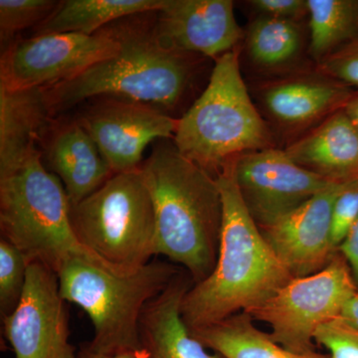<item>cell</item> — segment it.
Here are the masks:
<instances>
[{
  "instance_id": "cell-34",
  "label": "cell",
  "mask_w": 358,
  "mask_h": 358,
  "mask_svg": "<svg viewBox=\"0 0 358 358\" xmlns=\"http://www.w3.org/2000/svg\"><path fill=\"white\" fill-rule=\"evenodd\" d=\"M143 352H145V353H143V358H148V357L147 352H145V350H143Z\"/></svg>"
},
{
  "instance_id": "cell-3",
  "label": "cell",
  "mask_w": 358,
  "mask_h": 358,
  "mask_svg": "<svg viewBox=\"0 0 358 358\" xmlns=\"http://www.w3.org/2000/svg\"><path fill=\"white\" fill-rule=\"evenodd\" d=\"M235 162H228L216 176L223 224L215 268L193 285L181 303V315L189 329L259 307L294 279L247 210L235 180Z\"/></svg>"
},
{
  "instance_id": "cell-8",
  "label": "cell",
  "mask_w": 358,
  "mask_h": 358,
  "mask_svg": "<svg viewBox=\"0 0 358 358\" xmlns=\"http://www.w3.org/2000/svg\"><path fill=\"white\" fill-rule=\"evenodd\" d=\"M357 292L350 265L338 251L320 272L294 278L270 300L245 313L268 324L275 343L305 355L315 352L317 329L341 319Z\"/></svg>"
},
{
  "instance_id": "cell-31",
  "label": "cell",
  "mask_w": 358,
  "mask_h": 358,
  "mask_svg": "<svg viewBox=\"0 0 358 358\" xmlns=\"http://www.w3.org/2000/svg\"><path fill=\"white\" fill-rule=\"evenodd\" d=\"M339 320L350 324V327L358 329V292L352 296V300L348 301Z\"/></svg>"
},
{
  "instance_id": "cell-1",
  "label": "cell",
  "mask_w": 358,
  "mask_h": 358,
  "mask_svg": "<svg viewBox=\"0 0 358 358\" xmlns=\"http://www.w3.org/2000/svg\"><path fill=\"white\" fill-rule=\"evenodd\" d=\"M138 15L110 24L121 44L117 55L40 89L51 117L99 96L145 103L166 113L182 102L205 58L164 46L155 29V13L154 20Z\"/></svg>"
},
{
  "instance_id": "cell-7",
  "label": "cell",
  "mask_w": 358,
  "mask_h": 358,
  "mask_svg": "<svg viewBox=\"0 0 358 358\" xmlns=\"http://www.w3.org/2000/svg\"><path fill=\"white\" fill-rule=\"evenodd\" d=\"M70 215L80 242L115 267L134 272L157 256L154 205L140 169L114 174Z\"/></svg>"
},
{
  "instance_id": "cell-19",
  "label": "cell",
  "mask_w": 358,
  "mask_h": 358,
  "mask_svg": "<svg viewBox=\"0 0 358 358\" xmlns=\"http://www.w3.org/2000/svg\"><path fill=\"white\" fill-rule=\"evenodd\" d=\"M194 285L181 270L167 288L148 303L141 320V338L148 358H224L210 355L190 334L181 315V303Z\"/></svg>"
},
{
  "instance_id": "cell-32",
  "label": "cell",
  "mask_w": 358,
  "mask_h": 358,
  "mask_svg": "<svg viewBox=\"0 0 358 358\" xmlns=\"http://www.w3.org/2000/svg\"><path fill=\"white\" fill-rule=\"evenodd\" d=\"M143 350H138V352H122L114 353H103L93 352V350H86L79 358H143Z\"/></svg>"
},
{
  "instance_id": "cell-2",
  "label": "cell",
  "mask_w": 358,
  "mask_h": 358,
  "mask_svg": "<svg viewBox=\"0 0 358 358\" xmlns=\"http://www.w3.org/2000/svg\"><path fill=\"white\" fill-rule=\"evenodd\" d=\"M154 205L157 256L185 268L199 284L213 272L220 249L223 201L217 180L160 141L140 167Z\"/></svg>"
},
{
  "instance_id": "cell-12",
  "label": "cell",
  "mask_w": 358,
  "mask_h": 358,
  "mask_svg": "<svg viewBox=\"0 0 358 358\" xmlns=\"http://www.w3.org/2000/svg\"><path fill=\"white\" fill-rule=\"evenodd\" d=\"M234 176L245 206L259 228L296 210L331 185L294 164L280 148L240 155Z\"/></svg>"
},
{
  "instance_id": "cell-20",
  "label": "cell",
  "mask_w": 358,
  "mask_h": 358,
  "mask_svg": "<svg viewBox=\"0 0 358 358\" xmlns=\"http://www.w3.org/2000/svg\"><path fill=\"white\" fill-rule=\"evenodd\" d=\"M51 121L41 90L0 89V169L13 166L32 148L40 147Z\"/></svg>"
},
{
  "instance_id": "cell-4",
  "label": "cell",
  "mask_w": 358,
  "mask_h": 358,
  "mask_svg": "<svg viewBox=\"0 0 358 358\" xmlns=\"http://www.w3.org/2000/svg\"><path fill=\"white\" fill-rule=\"evenodd\" d=\"M70 212L64 186L45 169L39 148L0 171L2 238L20 249L30 263L43 264L57 274L68 261L82 259L117 274H129L80 242Z\"/></svg>"
},
{
  "instance_id": "cell-9",
  "label": "cell",
  "mask_w": 358,
  "mask_h": 358,
  "mask_svg": "<svg viewBox=\"0 0 358 358\" xmlns=\"http://www.w3.org/2000/svg\"><path fill=\"white\" fill-rule=\"evenodd\" d=\"M121 48L112 25L93 35L49 33L9 45L0 61V89H45L67 81L117 55Z\"/></svg>"
},
{
  "instance_id": "cell-17",
  "label": "cell",
  "mask_w": 358,
  "mask_h": 358,
  "mask_svg": "<svg viewBox=\"0 0 358 358\" xmlns=\"http://www.w3.org/2000/svg\"><path fill=\"white\" fill-rule=\"evenodd\" d=\"M241 52L261 79L315 69L310 57L308 20L254 17L244 29Z\"/></svg>"
},
{
  "instance_id": "cell-23",
  "label": "cell",
  "mask_w": 358,
  "mask_h": 358,
  "mask_svg": "<svg viewBox=\"0 0 358 358\" xmlns=\"http://www.w3.org/2000/svg\"><path fill=\"white\" fill-rule=\"evenodd\" d=\"M310 57L322 59L358 40V0H308Z\"/></svg>"
},
{
  "instance_id": "cell-33",
  "label": "cell",
  "mask_w": 358,
  "mask_h": 358,
  "mask_svg": "<svg viewBox=\"0 0 358 358\" xmlns=\"http://www.w3.org/2000/svg\"><path fill=\"white\" fill-rule=\"evenodd\" d=\"M343 110L358 131V90H355L352 98L343 108Z\"/></svg>"
},
{
  "instance_id": "cell-15",
  "label": "cell",
  "mask_w": 358,
  "mask_h": 358,
  "mask_svg": "<svg viewBox=\"0 0 358 358\" xmlns=\"http://www.w3.org/2000/svg\"><path fill=\"white\" fill-rule=\"evenodd\" d=\"M155 29L164 46L213 60L244 38L231 0H166L155 11Z\"/></svg>"
},
{
  "instance_id": "cell-26",
  "label": "cell",
  "mask_w": 358,
  "mask_h": 358,
  "mask_svg": "<svg viewBox=\"0 0 358 358\" xmlns=\"http://www.w3.org/2000/svg\"><path fill=\"white\" fill-rule=\"evenodd\" d=\"M315 341L326 348L331 358H358V329L341 320L320 327Z\"/></svg>"
},
{
  "instance_id": "cell-6",
  "label": "cell",
  "mask_w": 358,
  "mask_h": 358,
  "mask_svg": "<svg viewBox=\"0 0 358 358\" xmlns=\"http://www.w3.org/2000/svg\"><path fill=\"white\" fill-rule=\"evenodd\" d=\"M180 271L173 264L152 261L129 274H117L75 259L57 275L63 299L79 306L93 324L95 336L90 350L114 353L143 350V310Z\"/></svg>"
},
{
  "instance_id": "cell-18",
  "label": "cell",
  "mask_w": 358,
  "mask_h": 358,
  "mask_svg": "<svg viewBox=\"0 0 358 358\" xmlns=\"http://www.w3.org/2000/svg\"><path fill=\"white\" fill-rule=\"evenodd\" d=\"M284 150L294 164L327 182L358 181V131L343 109L285 145Z\"/></svg>"
},
{
  "instance_id": "cell-16",
  "label": "cell",
  "mask_w": 358,
  "mask_h": 358,
  "mask_svg": "<svg viewBox=\"0 0 358 358\" xmlns=\"http://www.w3.org/2000/svg\"><path fill=\"white\" fill-rule=\"evenodd\" d=\"M40 148L48 169L64 186L71 206L80 203L114 176L95 141L76 120H52Z\"/></svg>"
},
{
  "instance_id": "cell-27",
  "label": "cell",
  "mask_w": 358,
  "mask_h": 358,
  "mask_svg": "<svg viewBox=\"0 0 358 358\" xmlns=\"http://www.w3.org/2000/svg\"><path fill=\"white\" fill-rule=\"evenodd\" d=\"M358 219V181L345 185L336 197L331 214V245L339 246Z\"/></svg>"
},
{
  "instance_id": "cell-22",
  "label": "cell",
  "mask_w": 358,
  "mask_h": 358,
  "mask_svg": "<svg viewBox=\"0 0 358 358\" xmlns=\"http://www.w3.org/2000/svg\"><path fill=\"white\" fill-rule=\"evenodd\" d=\"M166 0H65L37 26L36 35L81 33L93 35L115 21L159 11Z\"/></svg>"
},
{
  "instance_id": "cell-11",
  "label": "cell",
  "mask_w": 358,
  "mask_h": 358,
  "mask_svg": "<svg viewBox=\"0 0 358 358\" xmlns=\"http://www.w3.org/2000/svg\"><path fill=\"white\" fill-rule=\"evenodd\" d=\"M76 121L114 174L138 171L148 145L173 140L178 124V119L152 106L109 96L85 110Z\"/></svg>"
},
{
  "instance_id": "cell-5",
  "label": "cell",
  "mask_w": 358,
  "mask_h": 358,
  "mask_svg": "<svg viewBox=\"0 0 358 358\" xmlns=\"http://www.w3.org/2000/svg\"><path fill=\"white\" fill-rule=\"evenodd\" d=\"M241 45L214 60L206 88L178 119L173 140L183 157L215 178L240 155L279 148L242 77Z\"/></svg>"
},
{
  "instance_id": "cell-25",
  "label": "cell",
  "mask_w": 358,
  "mask_h": 358,
  "mask_svg": "<svg viewBox=\"0 0 358 358\" xmlns=\"http://www.w3.org/2000/svg\"><path fill=\"white\" fill-rule=\"evenodd\" d=\"M51 0H0V34L1 40L46 20L58 6Z\"/></svg>"
},
{
  "instance_id": "cell-29",
  "label": "cell",
  "mask_w": 358,
  "mask_h": 358,
  "mask_svg": "<svg viewBox=\"0 0 358 358\" xmlns=\"http://www.w3.org/2000/svg\"><path fill=\"white\" fill-rule=\"evenodd\" d=\"M243 4L248 7L254 17L308 20V0H248L244 1Z\"/></svg>"
},
{
  "instance_id": "cell-21",
  "label": "cell",
  "mask_w": 358,
  "mask_h": 358,
  "mask_svg": "<svg viewBox=\"0 0 358 358\" xmlns=\"http://www.w3.org/2000/svg\"><path fill=\"white\" fill-rule=\"evenodd\" d=\"M206 348L224 358H331L317 352L300 355L275 343L257 329L249 313L241 312L210 326L189 329Z\"/></svg>"
},
{
  "instance_id": "cell-24",
  "label": "cell",
  "mask_w": 358,
  "mask_h": 358,
  "mask_svg": "<svg viewBox=\"0 0 358 358\" xmlns=\"http://www.w3.org/2000/svg\"><path fill=\"white\" fill-rule=\"evenodd\" d=\"M29 261L20 249L1 237L0 240V313L1 317L13 312L20 303Z\"/></svg>"
},
{
  "instance_id": "cell-10",
  "label": "cell",
  "mask_w": 358,
  "mask_h": 358,
  "mask_svg": "<svg viewBox=\"0 0 358 358\" xmlns=\"http://www.w3.org/2000/svg\"><path fill=\"white\" fill-rule=\"evenodd\" d=\"M355 90L312 69L288 76L259 79L254 99L275 138L286 145L343 109Z\"/></svg>"
},
{
  "instance_id": "cell-14",
  "label": "cell",
  "mask_w": 358,
  "mask_h": 358,
  "mask_svg": "<svg viewBox=\"0 0 358 358\" xmlns=\"http://www.w3.org/2000/svg\"><path fill=\"white\" fill-rule=\"evenodd\" d=\"M345 185L331 183L296 210L259 228L292 277L320 272L336 253L331 245V214Z\"/></svg>"
},
{
  "instance_id": "cell-13",
  "label": "cell",
  "mask_w": 358,
  "mask_h": 358,
  "mask_svg": "<svg viewBox=\"0 0 358 358\" xmlns=\"http://www.w3.org/2000/svg\"><path fill=\"white\" fill-rule=\"evenodd\" d=\"M58 275L31 262L20 303L2 319L15 358H76Z\"/></svg>"
},
{
  "instance_id": "cell-28",
  "label": "cell",
  "mask_w": 358,
  "mask_h": 358,
  "mask_svg": "<svg viewBox=\"0 0 358 358\" xmlns=\"http://www.w3.org/2000/svg\"><path fill=\"white\" fill-rule=\"evenodd\" d=\"M315 70L358 90V40L322 59L315 65Z\"/></svg>"
},
{
  "instance_id": "cell-30",
  "label": "cell",
  "mask_w": 358,
  "mask_h": 358,
  "mask_svg": "<svg viewBox=\"0 0 358 358\" xmlns=\"http://www.w3.org/2000/svg\"><path fill=\"white\" fill-rule=\"evenodd\" d=\"M350 265L353 281L358 289V219L338 250Z\"/></svg>"
}]
</instances>
